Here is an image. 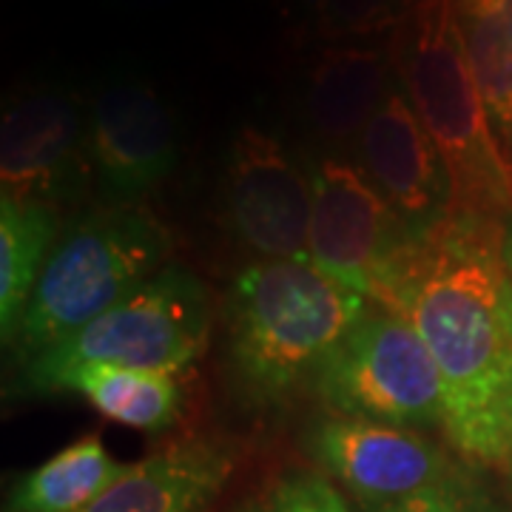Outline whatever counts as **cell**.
Listing matches in <instances>:
<instances>
[{
    "instance_id": "6da1fadb",
    "label": "cell",
    "mask_w": 512,
    "mask_h": 512,
    "mask_svg": "<svg viewBox=\"0 0 512 512\" xmlns=\"http://www.w3.org/2000/svg\"><path fill=\"white\" fill-rule=\"evenodd\" d=\"M393 311L439 367L450 444L512 470V268L501 222L453 217L421 239Z\"/></svg>"
},
{
    "instance_id": "7a4b0ae2",
    "label": "cell",
    "mask_w": 512,
    "mask_h": 512,
    "mask_svg": "<svg viewBox=\"0 0 512 512\" xmlns=\"http://www.w3.org/2000/svg\"><path fill=\"white\" fill-rule=\"evenodd\" d=\"M370 305L311 259L245 265L228 293V356L242 393L279 407L313 387Z\"/></svg>"
},
{
    "instance_id": "3957f363",
    "label": "cell",
    "mask_w": 512,
    "mask_h": 512,
    "mask_svg": "<svg viewBox=\"0 0 512 512\" xmlns=\"http://www.w3.org/2000/svg\"><path fill=\"white\" fill-rule=\"evenodd\" d=\"M393 43L399 83L447 165L453 217L501 222L512 208V165L464 55L453 0H421Z\"/></svg>"
},
{
    "instance_id": "277c9868",
    "label": "cell",
    "mask_w": 512,
    "mask_h": 512,
    "mask_svg": "<svg viewBox=\"0 0 512 512\" xmlns=\"http://www.w3.org/2000/svg\"><path fill=\"white\" fill-rule=\"evenodd\" d=\"M168 256V228L134 202L80 217L57 237L12 345L29 362L143 288Z\"/></svg>"
},
{
    "instance_id": "5b68a950",
    "label": "cell",
    "mask_w": 512,
    "mask_h": 512,
    "mask_svg": "<svg viewBox=\"0 0 512 512\" xmlns=\"http://www.w3.org/2000/svg\"><path fill=\"white\" fill-rule=\"evenodd\" d=\"M211 302L200 276L183 262H168L143 288L100 313L69 339L32 356L23 379L32 393L86 365H120L160 373H183L208 348Z\"/></svg>"
},
{
    "instance_id": "8992f818",
    "label": "cell",
    "mask_w": 512,
    "mask_h": 512,
    "mask_svg": "<svg viewBox=\"0 0 512 512\" xmlns=\"http://www.w3.org/2000/svg\"><path fill=\"white\" fill-rule=\"evenodd\" d=\"M311 180L308 259L330 279L393 311L421 239L404 228L356 160L328 154Z\"/></svg>"
},
{
    "instance_id": "52a82bcc",
    "label": "cell",
    "mask_w": 512,
    "mask_h": 512,
    "mask_svg": "<svg viewBox=\"0 0 512 512\" xmlns=\"http://www.w3.org/2000/svg\"><path fill=\"white\" fill-rule=\"evenodd\" d=\"M333 416L393 427H444V382L402 313L370 305L313 384Z\"/></svg>"
},
{
    "instance_id": "ba28073f",
    "label": "cell",
    "mask_w": 512,
    "mask_h": 512,
    "mask_svg": "<svg viewBox=\"0 0 512 512\" xmlns=\"http://www.w3.org/2000/svg\"><path fill=\"white\" fill-rule=\"evenodd\" d=\"M308 450L362 510H379L461 476L436 441L382 421L330 416L308 433Z\"/></svg>"
},
{
    "instance_id": "9c48e42d",
    "label": "cell",
    "mask_w": 512,
    "mask_h": 512,
    "mask_svg": "<svg viewBox=\"0 0 512 512\" xmlns=\"http://www.w3.org/2000/svg\"><path fill=\"white\" fill-rule=\"evenodd\" d=\"M313 180L268 131L245 126L228 163L234 234L259 259H308Z\"/></svg>"
},
{
    "instance_id": "30bf717a",
    "label": "cell",
    "mask_w": 512,
    "mask_h": 512,
    "mask_svg": "<svg viewBox=\"0 0 512 512\" xmlns=\"http://www.w3.org/2000/svg\"><path fill=\"white\" fill-rule=\"evenodd\" d=\"M359 165L413 237L427 239L453 220L447 165L419 120L402 83H396L362 131Z\"/></svg>"
},
{
    "instance_id": "8fae6325",
    "label": "cell",
    "mask_w": 512,
    "mask_h": 512,
    "mask_svg": "<svg viewBox=\"0 0 512 512\" xmlns=\"http://www.w3.org/2000/svg\"><path fill=\"white\" fill-rule=\"evenodd\" d=\"M86 126L66 92L15 94L0 126L3 197L52 205L80 188L89 171Z\"/></svg>"
},
{
    "instance_id": "7c38bea8",
    "label": "cell",
    "mask_w": 512,
    "mask_h": 512,
    "mask_svg": "<svg viewBox=\"0 0 512 512\" xmlns=\"http://www.w3.org/2000/svg\"><path fill=\"white\" fill-rule=\"evenodd\" d=\"M89 165L117 202L146 197L177 163V126L148 83H117L97 94L86 120Z\"/></svg>"
},
{
    "instance_id": "4fadbf2b",
    "label": "cell",
    "mask_w": 512,
    "mask_h": 512,
    "mask_svg": "<svg viewBox=\"0 0 512 512\" xmlns=\"http://www.w3.org/2000/svg\"><path fill=\"white\" fill-rule=\"evenodd\" d=\"M399 83L396 43L339 40L322 46L305 86V120L313 137L336 154L359 143L370 117Z\"/></svg>"
},
{
    "instance_id": "5bb4252c",
    "label": "cell",
    "mask_w": 512,
    "mask_h": 512,
    "mask_svg": "<svg viewBox=\"0 0 512 512\" xmlns=\"http://www.w3.org/2000/svg\"><path fill=\"white\" fill-rule=\"evenodd\" d=\"M234 456L220 441L180 439L128 464L80 512H208L225 490Z\"/></svg>"
},
{
    "instance_id": "9a60e30c",
    "label": "cell",
    "mask_w": 512,
    "mask_h": 512,
    "mask_svg": "<svg viewBox=\"0 0 512 512\" xmlns=\"http://www.w3.org/2000/svg\"><path fill=\"white\" fill-rule=\"evenodd\" d=\"M52 393H77L106 419L140 433H163L180 421L185 402L177 373L120 365H86L66 373Z\"/></svg>"
},
{
    "instance_id": "2e32d148",
    "label": "cell",
    "mask_w": 512,
    "mask_h": 512,
    "mask_svg": "<svg viewBox=\"0 0 512 512\" xmlns=\"http://www.w3.org/2000/svg\"><path fill=\"white\" fill-rule=\"evenodd\" d=\"M453 9L484 109L512 165V0H453Z\"/></svg>"
},
{
    "instance_id": "e0dca14e",
    "label": "cell",
    "mask_w": 512,
    "mask_h": 512,
    "mask_svg": "<svg viewBox=\"0 0 512 512\" xmlns=\"http://www.w3.org/2000/svg\"><path fill=\"white\" fill-rule=\"evenodd\" d=\"M55 237L57 211L52 205L0 197V328L6 345L18 333Z\"/></svg>"
},
{
    "instance_id": "ac0fdd59",
    "label": "cell",
    "mask_w": 512,
    "mask_h": 512,
    "mask_svg": "<svg viewBox=\"0 0 512 512\" xmlns=\"http://www.w3.org/2000/svg\"><path fill=\"white\" fill-rule=\"evenodd\" d=\"M128 464L111 456L100 436H86L20 478L6 512H80L106 493Z\"/></svg>"
},
{
    "instance_id": "d6986e66",
    "label": "cell",
    "mask_w": 512,
    "mask_h": 512,
    "mask_svg": "<svg viewBox=\"0 0 512 512\" xmlns=\"http://www.w3.org/2000/svg\"><path fill=\"white\" fill-rule=\"evenodd\" d=\"M316 35L339 40H376L399 32L421 0H308Z\"/></svg>"
},
{
    "instance_id": "ffe728a7",
    "label": "cell",
    "mask_w": 512,
    "mask_h": 512,
    "mask_svg": "<svg viewBox=\"0 0 512 512\" xmlns=\"http://www.w3.org/2000/svg\"><path fill=\"white\" fill-rule=\"evenodd\" d=\"M268 507L271 512H350L342 493L319 473H291L279 478Z\"/></svg>"
},
{
    "instance_id": "44dd1931",
    "label": "cell",
    "mask_w": 512,
    "mask_h": 512,
    "mask_svg": "<svg viewBox=\"0 0 512 512\" xmlns=\"http://www.w3.org/2000/svg\"><path fill=\"white\" fill-rule=\"evenodd\" d=\"M362 512H495L493 504L478 493L476 487L464 476L453 478L447 484L421 490V493L393 501L379 510H362Z\"/></svg>"
},
{
    "instance_id": "7402d4cb",
    "label": "cell",
    "mask_w": 512,
    "mask_h": 512,
    "mask_svg": "<svg viewBox=\"0 0 512 512\" xmlns=\"http://www.w3.org/2000/svg\"><path fill=\"white\" fill-rule=\"evenodd\" d=\"M237 512H271V507H268V501H251V504H245Z\"/></svg>"
},
{
    "instance_id": "603a6c76",
    "label": "cell",
    "mask_w": 512,
    "mask_h": 512,
    "mask_svg": "<svg viewBox=\"0 0 512 512\" xmlns=\"http://www.w3.org/2000/svg\"><path fill=\"white\" fill-rule=\"evenodd\" d=\"M507 259H510V268H512V239L507 242Z\"/></svg>"
},
{
    "instance_id": "cb8c5ba5",
    "label": "cell",
    "mask_w": 512,
    "mask_h": 512,
    "mask_svg": "<svg viewBox=\"0 0 512 512\" xmlns=\"http://www.w3.org/2000/svg\"><path fill=\"white\" fill-rule=\"evenodd\" d=\"M510 473H512V470H510Z\"/></svg>"
}]
</instances>
